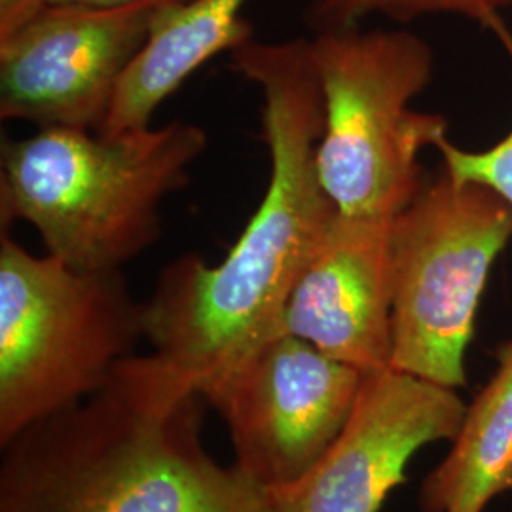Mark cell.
<instances>
[{
    "label": "cell",
    "mask_w": 512,
    "mask_h": 512,
    "mask_svg": "<svg viewBox=\"0 0 512 512\" xmlns=\"http://www.w3.org/2000/svg\"><path fill=\"white\" fill-rule=\"evenodd\" d=\"M230 67L262 95L266 192L219 264L181 256L165 266L143 302L150 363L200 395L283 334L298 274L338 211L315 167L325 116L308 38H253L230 52Z\"/></svg>",
    "instance_id": "cell-1"
},
{
    "label": "cell",
    "mask_w": 512,
    "mask_h": 512,
    "mask_svg": "<svg viewBox=\"0 0 512 512\" xmlns=\"http://www.w3.org/2000/svg\"><path fill=\"white\" fill-rule=\"evenodd\" d=\"M202 403L129 355L90 399L0 444V512H274L209 454Z\"/></svg>",
    "instance_id": "cell-2"
},
{
    "label": "cell",
    "mask_w": 512,
    "mask_h": 512,
    "mask_svg": "<svg viewBox=\"0 0 512 512\" xmlns=\"http://www.w3.org/2000/svg\"><path fill=\"white\" fill-rule=\"evenodd\" d=\"M207 131L188 122L99 133L48 128L2 147L0 220L37 230L46 253L114 272L162 238V205L190 181Z\"/></svg>",
    "instance_id": "cell-3"
},
{
    "label": "cell",
    "mask_w": 512,
    "mask_h": 512,
    "mask_svg": "<svg viewBox=\"0 0 512 512\" xmlns=\"http://www.w3.org/2000/svg\"><path fill=\"white\" fill-rule=\"evenodd\" d=\"M323 95L317 177L348 217L391 220L423 186L420 154L446 120L410 103L433 76V52L410 31H321L308 38Z\"/></svg>",
    "instance_id": "cell-4"
},
{
    "label": "cell",
    "mask_w": 512,
    "mask_h": 512,
    "mask_svg": "<svg viewBox=\"0 0 512 512\" xmlns=\"http://www.w3.org/2000/svg\"><path fill=\"white\" fill-rule=\"evenodd\" d=\"M143 334L124 275L74 270L0 238V444L90 399Z\"/></svg>",
    "instance_id": "cell-5"
},
{
    "label": "cell",
    "mask_w": 512,
    "mask_h": 512,
    "mask_svg": "<svg viewBox=\"0 0 512 512\" xmlns=\"http://www.w3.org/2000/svg\"><path fill=\"white\" fill-rule=\"evenodd\" d=\"M512 239V205L442 173L391 219V368L459 389L488 274Z\"/></svg>",
    "instance_id": "cell-6"
},
{
    "label": "cell",
    "mask_w": 512,
    "mask_h": 512,
    "mask_svg": "<svg viewBox=\"0 0 512 512\" xmlns=\"http://www.w3.org/2000/svg\"><path fill=\"white\" fill-rule=\"evenodd\" d=\"M365 372L279 334L202 393L230 431L234 467L258 488L289 486L348 427Z\"/></svg>",
    "instance_id": "cell-7"
},
{
    "label": "cell",
    "mask_w": 512,
    "mask_h": 512,
    "mask_svg": "<svg viewBox=\"0 0 512 512\" xmlns=\"http://www.w3.org/2000/svg\"><path fill=\"white\" fill-rule=\"evenodd\" d=\"M164 6L48 4L0 40L2 120L99 131Z\"/></svg>",
    "instance_id": "cell-8"
},
{
    "label": "cell",
    "mask_w": 512,
    "mask_h": 512,
    "mask_svg": "<svg viewBox=\"0 0 512 512\" xmlns=\"http://www.w3.org/2000/svg\"><path fill=\"white\" fill-rule=\"evenodd\" d=\"M465 408L458 389L395 368L366 374L348 427L325 456L268 492L274 512H380L421 448L454 440Z\"/></svg>",
    "instance_id": "cell-9"
},
{
    "label": "cell",
    "mask_w": 512,
    "mask_h": 512,
    "mask_svg": "<svg viewBox=\"0 0 512 512\" xmlns=\"http://www.w3.org/2000/svg\"><path fill=\"white\" fill-rule=\"evenodd\" d=\"M283 334L365 374L391 368V220L336 211L294 283Z\"/></svg>",
    "instance_id": "cell-10"
},
{
    "label": "cell",
    "mask_w": 512,
    "mask_h": 512,
    "mask_svg": "<svg viewBox=\"0 0 512 512\" xmlns=\"http://www.w3.org/2000/svg\"><path fill=\"white\" fill-rule=\"evenodd\" d=\"M249 0H188L165 4L143 50L124 74L99 133L147 128L171 93L222 52H234L253 37L243 16Z\"/></svg>",
    "instance_id": "cell-11"
},
{
    "label": "cell",
    "mask_w": 512,
    "mask_h": 512,
    "mask_svg": "<svg viewBox=\"0 0 512 512\" xmlns=\"http://www.w3.org/2000/svg\"><path fill=\"white\" fill-rule=\"evenodd\" d=\"M512 492V338L497 368L467 404L446 458L423 478L421 512H484Z\"/></svg>",
    "instance_id": "cell-12"
},
{
    "label": "cell",
    "mask_w": 512,
    "mask_h": 512,
    "mask_svg": "<svg viewBox=\"0 0 512 512\" xmlns=\"http://www.w3.org/2000/svg\"><path fill=\"white\" fill-rule=\"evenodd\" d=\"M511 6L512 0H313L306 25L313 33H321L359 27L370 16L408 23L431 14H456L494 31L511 52L512 35L503 19V12Z\"/></svg>",
    "instance_id": "cell-13"
},
{
    "label": "cell",
    "mask_w": 512,
    "mask_h": 512,
    "mask_svg": "<svg viewBox=\"0 0 512 512\" xmlns=\"http://www.w3.org/2000/svg\"><path fill=\"white\" fill-rule=\"evenodd\" d=\"M437 148L444 158L446 173L458 181L484 184L512 205V129L494 147L480 152L461 150L446 137Z\"/></svg>",
    "instance_id": "cell-14"
},
{
    "label": "cell",
    "mask_w": 512,
    "mask_h": 512,
    "mask_svg": "<svg viewBox=\"0 0 512 512\" xmlns=\"http://www.w3.org/2000/svg\"><path fill=\"white\" fill-rule=\"evenodd\" d=\"M48 4V0H0V40L14 35Z\"/></svg>",
    "instance_id": "cell-15"
},
{
    "label": "cell",
    "mask_w": 512,
    "mask_h": 512,
    "mask_svg": "<svg viewBox=\"0 0 512 512\" xmlns=\"http://www.w3.org/2000/svg\"><path fill=\"white\" fill-rule=\"evenodd\" d=\"M50 4H82V6H95V8H120L131 4L143 2H160V4H183L188 0H48Z\"/></svg>",
    "instance_id": "cell-16"
}]
</instances>
